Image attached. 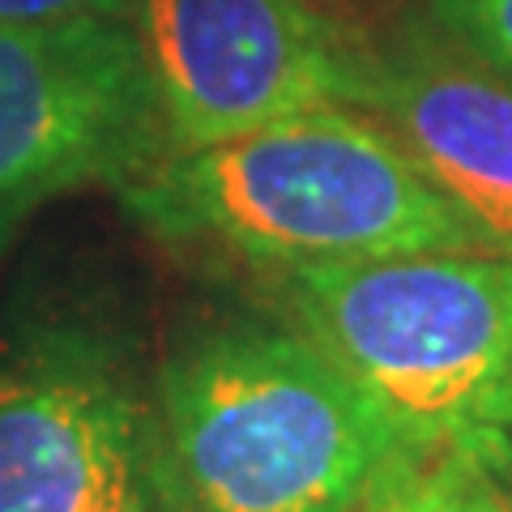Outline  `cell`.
<instances>
[{
	"mask_svg": "<svg viewBox=\"0 0 512 512\" xmlns=\"http://www.w3.org/2000/svg\"><path fill=\"white\" fill-rule=\"evenodd\" d=\"M491 466L453 448H414L355 512H512Z\"/></svg>",
	"mask_w": 512,
	"mask_h": 512,
	"instance_id": "obj_8",
	"label": "cell"
},
{
	"mask_svg": "<svg viewBox=\"0 0 512 512\" xmlns=\"http://www.w3.org/2000/svg\"><path fill=\"white\" fill-rule=\"evenodd\" d=\"M504 474H508V500H512V453H508V461H504Z\"/></svg>",
	"mask_w": 512,
	"mask_h": 512,
	"instance_id": "obj_12",
	"label": "cell"
},
{
	"mask_svg": "<svg viewBox=\"0 0 512 512\" xmlns=\"http://www.w3.org/2000/svg\"><path fill=\"white\" fill-rule=\"evenodd\" d=\"M414 444L299 329L188 342L146 406L154 512H355Z\"/></svg>",
	"mask_w": 512,
	"mask_h": 512,
	"instance_id": "obj_1",
	"label": "cell"
},
{
	"mask_svg": "<svg viewBox=\"0 0 512 512\" xmlns=\"http://www.w3.org/2000/svg\"><path fill=\"white\" fill-rule=\"evenodd\" d=\"M363 111L466 218L478 252L512 256V82L431 22L363 52Z\"/></svg>",
	"mask_w": 512,
	"mask_h": 512,
	"instance_id": "obj_7",
	"label": "cell"
},
{
	"mask_svg": "<svg viewBox=\"0 0 512 512\" xmlns=\"http://www.w3.org/2000/svg\"><path fill=\"white\" fill-rule=\"evenodd\" d=\"M128 0H0V26H43L73 18H124Z\"/></svg>",
	"mask_w": 512,
	"mask_h": 512,
	"instance_id": "obj_10",
	"label": "cell"
},
{
	"mask_svg": "<svg viewBox=\"0 0 512 512\" xmlns=\"http://www.w3.org/2000/svg\"><path fill=\"white\" fill-rule=\"evenodd\" d=\"M146 60L124 18L0 26V214L128 180L163 158Z\"/></svg>",
	"mask_w": 512,
	"mask_h": 512,
	"instance_id": "obj_5",
	"label": "cell"
},
{
	"mask_svg": "<svg viewBox=\"0 0 512 512\" xmlns=\"http://www.w3.org/2000/svg\"><path fill=\"white\" fill-rule=\"evenodd\" d=\"M124 22L167 154L363 99V47L308 0H128Z\"/></svg>",
	"mask_w": 512,
	"mask_h": 512,
	"instance_id": "obj_4",
	"label": "cell"
},
{
	"mask_svg": "<svg viewBox=\"0 0 512 512\" xmlns=\"http://www.w3.org/2000/svg\"><path fill=\"white\" fill-rule=\"evenodd\" d=\"M141 227L261 269L478 252L453 205L389 128L355 107H316L120 180Z\"/></svg>",
	"mask_w": 512,
	"mask_h": 512,
	"instance_id": "obj_2",
	"label": "cell"
},
{
	"mask_svg": "<svg viewBox=\"0 0 512 512\" xmlns=\"http://www.w3.org/2000/svg\"><path fill=\"white\" fill-rule=\"evenodd\" d=\"M431 22L512 82V0H431Z\"/></svg>",
	"mask_w": 512,
	"mask_h": 512,
	"instance_id": "obj_9",
	"label": "cell"
},
{
	"mask_svg": "<svg viewBox=\"0 0 512 512\" xmlns=\"http://www.w3.org/2000/svg\"><path fill=\"white\" fill-rule=\"evenodd\" d=\"M0 512H154L146 406L94 342L56 333L0 367Z\"/></svg>",
	"mask_w": 512,
	"mask_h": 512,
	"instance_id": "obj_6",
	"label": "cell"
},
{
	"mask_svg": "<svg viewBox=\"0 0 512 512\" xmlns=\"http://www.w3.org/2000/svg\"><path fill=\"white\" fill-rule=\"evenodd\" d=\"M9 231H13V218H5V214H0V248H5V239H9Z\"/></svg>",
	"mask_w": 512,
	"mask_h": 512,
	"instance_id": "obj_11",
	"label": "cell"
},
{
	"mask_svg": "<svg viewBox=\"0 0 512 512\" xmlns=\"http://www.w3.org/2000/svg\"><path fill=\"white\" fill-rule=\"evenodd\" d=\"M299 333L355 376L414 448L504 474L512 453V256L419 252L286 274Z\"/></svg>",
	"mask_w": 512,
	"mask_h": 512,
	"instance_id": "obj_3",
	"label": "cell"
}]
</instances>
